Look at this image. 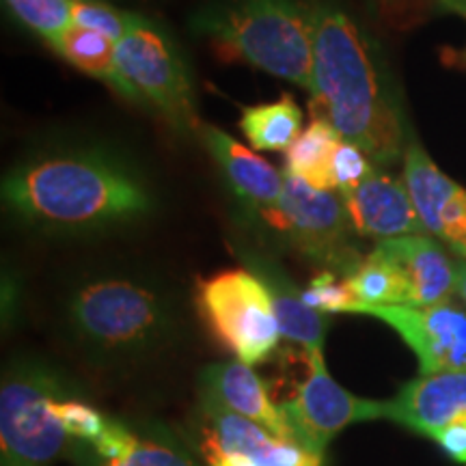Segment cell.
Returning <instances> with one entry per match:
<instances>
[{"instance_id":"obj_1","label":"cell","mask_w":466,"mask_h":466,"mask_svg":"<svg viewBox=\"0 0 466 466\" xmlns=\"http://www.w3.org/2000/svg\"><path fill=\"white\" fill-rule=\"evenodd\" d=\"M11 217L63 236L110 231L154 212L156 197L141 168L97 145L44 149L3 179Z\"/></svg>"},{"instance_id":"obj_2","label":"cell","mask_w":466,"mask_h":466,"mask_svg":"<svg viewBox=\"0 0 466 466\" xmlns=\"http://www.w3.org/2000/svg\"><path fill=\"white\" fill-rule=\"evenodd\" d=\"M63 341L91 370L132 376L184 339L177 291L138 270H96L69 283L56 305Z\"/></svg>"},{"instance_id":"obj_3","label":"cell","mask_w":466,"mask_h":466,"mask_svg":"<svg viewBox=\"0 0 466 466\" xmlns=\"http://www.w3.org/2000/svg\"><path fill=\"white\" fill-rule=\"evenodd\" d=\"M313 44V116L330 121L346 143L363 149L376 167L400 158L404 124L376 46L333 0L307 3Z\"/></svg>"},{"instance_id":"obj_4","label":"cell","mask_w":466,"mask_h":466,"mask_svg":"<svg viewBox=\"0 0 466 466\" xmlns=\"http://www.w3.org/2000/svg\"><path fill=\"white\" fill-rule=\"evenodd\" d=\"M192 31L229 58L311 93L313 44L307 3L214 0L192 17Z\"/></svg>"},{"instance_id":"obj_5","label":"cell","mask_w":466,"mask_h":466,"mask_svg":"<svg viewBox=\"0 0 466 466\" xmlns=\"http://www.w3.org/2000/svg\"><path fill=\"white\" fill-rule=\"evenodd\" d=\"M78 389L48 360L20 357L5 367L0 384V466H50L67 450L55 400Z\"/></svg>"},{"instance_id":"obj_6","label":"cell","mask_w":466,"mask_h":466,"mask_svg":"<svg viewBox=\"0 0 466 466\" xmlns=\"http://www.w3.org/2000/svg\"><path fill=\"white\" fill-rule=\"evenodd\" d=\"M195 305L214 339L244 365L270 359L283 337L266 285L244 268L199 279Z\"/></svg>"},{"instance_id":"obj_7","label":"cell","mask_w":466,"mask_h":466,"mask_svg":"<svg viewBox=\"0 0 466 466\" xmlns=\"http://www.w3.org/2000/svg\"><path fill=\"white\" fill-rule=\"evenodd\" d=\"M115 52L116 66L145 106L158 110L175 132H201L188 66L177 44L160 26L141 15L130 33L115 44Z\"/></svg>"},{"instance_id":"obj_8","label":"cell","mask_w":466,"mask_h":466,"mask_svg":"<svg viewBox=\"0 0 466 466\" xmlns=\"http://www.w3.org/2000/svg\"><path fill=\"white\" fill-rule=\"evenodd\" d=\"M268 225L302 258L341 277L363 259L352 242L346 206L335 190L313 188L285 175L281 203Z\"/></svg>"},{"instance_id":"obj_9","label":"cell","mask_w":466,"mask_h":466,"mask_svg":"<svg viewBox=\"0 0 466 466\" xmlns=\"http://www.w3.org/2000/svg\"><path fill=\"white\" fill-rule=\"evenodd\" d=\"M307 378L299 391L285 400L281 408L289 425L291 441L302 450L322 458L329 442L348 425L382 419L387 401L363 400L352 395L330 378L324 363V350L305 352Z\"/></svg>"},{"instance_id":"obj_10","label":"cell","mask_w":466,"mask_h":466,"mask_svg":"<svg viewBox=\"0 0 466 466\" xmlns=\"http://www.w3.org/2000/svg\"><path fill=\"white\" fill-rule=\"evenodd\" d=\"M190 434L208 466H322L316 453L275 439L258 423L201 395Z\"/></svg>"},{"instance_id":"obj_11","label":"cell","mask_w":466,"mask_h":466,"mask_svg":"<svg viewBox=\"0 0 466 466\" xmlns=\"http://www.w3.org/2000/svg\"><path fill=\"white\" fill-rule=\"evenodd\" d=\"M354 313L389 324L415 352L421 376L466 371V307L441 302L434 307H371Z\"/></svg>"},{"instance_id":"obj_12","label":"cell","mask_w":466,"mask_h":466,"mask_svg":"<svg viewBox=\"0 0 466 466\" xmlns=\"http://www.w3.org/2000/svg\"><path fill=\"white\" fill-rule=\"evenodd\" d=\"M66 453L74 466H201L162 425L115 417L96 441H69Z\"/></svg>"},{"instance_id":"obj_13","label":"cell","mask_w":466,"mask_h":466,"mask_svg":"<svg viewBox=\"0 0 466 466\" xmlns=\"http://www.w3.org/2000/svg\"><path fill=\"white\" fill-rule=\"evenodd\" d=\"M404 182L430 236L466 261V188L453 182L421 145H406Z\"/></svg>"},{"instance_id":"obj_14","label":"cell","mask_w":466,"mask_h":466,"mask_svg":"<svg viewBox=\"0 0 466 466\" xmlns=\"http://www.w3.org/2000/svg\"><path fill=\"white\" fill-rule=\"evenodd\" d=\"M199 134L236 201L250 217L270 223L281 203L285 173L277 171L270 162L244 147L220 127L203 124Z\"/></svg>"},{"instance_id":"obj_15","label":"cell","mask_w":466,"mask_h":466,"mask_svg":"<svg viewBox=\"0 0 466 466\" xmlns=\"http://www.w3.org/2000/svg\"><path fill=\"white\" fill-rule=\"evenodd\" d=\"M341 199L350 225L360 238L384 242L428 233L419 218L406 182L384 173L380 167L357 188L343 192Z\"/></svg>"},{"instance_id":"obj_16","label":"cell","mask_w":466,"mask_h":466,"mask_svg":"<svg viewBox=\"0 0 466 466\" xmlns=\"http://www.w3.org/2000/svg\"><path fill=\"white\" fill-rule=\"evenodd\" d=\"M199 395L258 423L275 439L291 441L289 425L281 408L272 401L266 382L259 374H255L250 365H244L240 360L206 365L199 374Z\"/></svg>"},{"instance_id":"obj_17","label":"cell","mask_w":466,"mask_h":466,"mask_svg":"<svg viewBox=\"0 0 466 466\" xmlns=\"http://www.w3.org/2000/svg\"><path fill=\"white\" fill-rule=\"evenodd\" d=\"M376 248L382 250L404 277L410 291L408 307H434L450 302L456 294V259H451L450 250L430 233L376 242Z\"/></svg>"},{"instance_id":"obj_18","label":"cell","mask_w":466,"mask_h":466,"mask_svg":"<svg viewBox=\"0 0 466 466\" xmlns=\"http://www.w3.org/2000/svg\"><path fill=\"white\" fill-rule=\"evenodd\" d=\"M460 417H466V371L419 376L401 387L398 398L387 401L384 412V419L430 439Z\"/></svg>"},{"instance_id":"obj_19","label":"cell","mask_w":466,"mask_h":466,"mask_svg":"<svg viewBox=\"0 0 466 466\" xmlns=\"http://www.w3.org/2000/svg\"><path fill=\"white\" fill-rule=\"evenodd\" d=\"M240 258L253 275L261 279L270 294L279 319L281 335L291 343H299L305 352L324 350V337L329 330V319L302 300V289L288 277L277 261L253 250H242Z\"/></svg>"},{"instance_id":"obj_20","label":"cell","mask_w":466,"mask_h":466,"mask_svg":"<svg viewBox=\"0 0 466 466\" xmlns=\"http://www.w3.org/2000/svg\"><path fill=\"white\" fill-rule=\"evenodd\" d=\"M50 48L58 56L66 58L72 67L80 69V72L91 76V78L102 80L104 85H108L110 89L119 93L126 100L145 106L138 91L127 83L126 76L121 74L119 66H116L115 42H110L108 37L96 31H86V28L69 26L56 42L50 44Z\"/></svg>"},{"instance_id":"obj_21","label":"cell","mask_w":466,"mask_h":466,"mask_svg":"<svg viewBox=\"0 0 466 466\" xmlns=\"http://www.w3.org/2000/svg\"><path fill=\"white\" fill-rule=\"evenodd\" d=\"M341 143V134L330 121L313 116V121L300 132L296 143L285 151L283 173L302 179L313 188L333 190L330 167H333V158Z\"/></svg>"},{"instance_id":"obj_22","label":"cell","mask_w":466,"mask_h":466,"mask_svg":"<svg viewBox=\"0 0 466 466\" xmlns=\"http://www.w3.org/2000/svg\"><path fill=\"white\" fill-rule=\"evenodd\" d=\"M302 110L283 93L277 102L258 104L242 110L240 130L258 151H288L302 132Z\"/></svg>"},{"instance_id":"obj_23","label":"cell","mask_w":466,"mask_h":466,"mask_svg":"<svg viewBox=\"0 0 466 466\" xmlns=\"http://www.w3.org/2000/svg\"><path fill=\"white\" fill-rule=\"evenodd\" d=\"M357 296L359 305L408 307L410 291L401 272L382 250L376 247L343 277ZM357 305V307H359Z\"/></svg>"},{"instance_id":"obj_24","label":"cell","mask_w":466,"mask_h":466,"mask_svg":"<svg viewBox=\"0 0 466 466\" xmlns=\"http://www.w3.org/2000/svg\"><path fill=\"white\" fill-rule=\"evenodd\" d=\"M11 14L28 31L56 42L69 26H74V0H5Z\"/></svg>"},{"instance_id":"obj_25","label":"cell","mask_w":466,"mask_h":466,"mask_svg":"<svg viewBox=\"0 0 466 466\" xmlns=\"http://www.w3.org/2000/svg\"><path fill=\"white\" fill-rule=\"evenodd\" d=\"M55 415L58 421H61L69 441L86 442L96 441L97 436L106 430L110 419L104 417L96 406H91L89 401L80 395V389L55 400Z\"/></svg>"},{"instance_id":"obj_26","label":"cell","mask_w":466,"mask_h":466,"mask_svg":"<svg viewBox=\"0 0 466 466\" xmlns=\"http://www.w3.org/2000/svg\"><path fill=\"white\" fill-rule=\"evenodd\" d=\"M138 20V14L119 11L104 0H74V26L100 33L115 44L121 42Z\"/></svg>"},{"instance_id":"obj_27","label":"cell","mask_w":466,"mask_h":466,"mask_svg":"<svg viewBox=\"0 0 466 466\" xmlns=\"http://www.w3.org/2000/svg\"><path fill=\"white\" fill-rule=\"evenodd\" d=\"M302 300L319 313H354L359 305L346 279L330 270H322L309 281Z\"/></svg>"},{"instance_id":"obj_28","label":"cell","mask_w":466,"mask_h":466,"mask_svg":"<svg viewBox=\"0 0 466 466\" xmlns=\"http://www.w3.org/2000/svg\"><path fill=\"white\" fill-rule=\"evenodd\" d=\"M376 168L378 167L370 160V156H367L363 149L343 141L333 158V167H330L333 190L339 192V195L354 190L363 179L370 177Z\"/></svg>"},{"instance_id":"obj_29","label":"cell","mask_w":466,"mask_h":466,"mask_svg":"<svg viewBox=\"0 0 466 466\" xmlns=\"http://www.w3.org/2000/svg\"><path fill=\"white\" fill-rule=\"evenodd\" d=\"M432 439L439 442L441 450L450 456L453 462L466 466V417H460L456 421L436 432Z\"/></svg>"},{"instance_id":"obj_30","label":"cell","mask_w":466,"mask_h":466,"mask_svg":"<svg viewBox=\"0 0 466 466\" xmlns=\"http://www.w3.org/2000/svg\"><path fill=\"white\" fill-rule=\"evenodd\" d=\"M456 296L466 307V261L456 259Z\"/></svg>"},{"instance_id":"obj_31","label":"cell","mask_w":466,"mask_h":466,"mask_svg":"<svg viewBox=\"0 0 466 466\" xmlns=\"http://www.w3.org/2000/svg\"><path fill=\"white\" fill-rule=\"evenodd\" d=\"M442 9L451 11V14H458L466 17V0H436Z\"/></svg>"}]
</instances>
